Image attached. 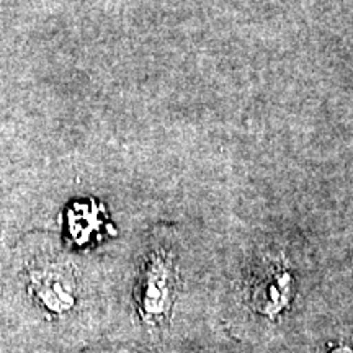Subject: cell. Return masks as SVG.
I'll return each instance as SVG.
<instances>
[{"instance_id": "6da1fadb", "label": "cell", "mask_w": 353, "mask_h": 353, "mask_svg": "<svg viewBox=\"0 0 353 353\" xmlns=\"http://www.w3.org/2000/svg\"><path fill=\"white\" fill-rule=\"evenodd\" d=\"M175 298V268L170 257L156 254L145 263L139 281V306L149 321L164 319Z\"/></svg>"}, {"instance_id": "7a4b0ae2", "label": "cell", "mask_w": 353, "mask_h": 353, "mask_svg": "<svg viewBox=\"0 0 353 353\" xmlns=\"http://www.w3.org/2000/svg\"><path fill=\"white\" fill-rule=\"evenodd\" d=\"M32 290L39 304L52 314H65L76 306V281L63 268L51 267L34 272Z\"/></svg>"}, {"instance_id": "3957f363", "label": "cell", "mask_w": 353, "mask_h": 353, "mask_svg": "<svg viewBox=\"0 0 353 353\" xmlns=\"http://www.w3.org/2000/svg\"><path fill=\"white\" fill-rule=\"evenodd\" d=\"M293 291L294 281L291 272L286 268H272L255 283L250 294L252 306L267 319H276L290 306Z\"/></svg>"}, {"instance_id": "277c9868", "label": "cell", "mask_w": 353, "mask_h": 353, "mask_svg": "<svg viewBox=\"0 0 353 353\" xmlns=\"http://www.w3.org/2000/svg\"><path fill=\"white\" fill-rule=\"evenodd\" d=\"M76 211L81 214V218H83V223L82 221L70 219V231L77 237V241H85L88 234L99 226V223H88V221H94V218H97V210H94V206L92 208H88V206H77Z\"/></svg>"}, {"instance_id": "5b68a950", "label": "cell", "mask_w": 353, "mask_h": 353, "mask_svg": "<svg viewBox=\"0 0 353 353\" xmlns=\"http://www.w3.org/2000/svg\"><path fill=\"white\" fill-rule=\"evenodd\" d=\"M329 353H353V350L350 347H335V348H332V350H330Z\"/></svg>"}]
</instances>
